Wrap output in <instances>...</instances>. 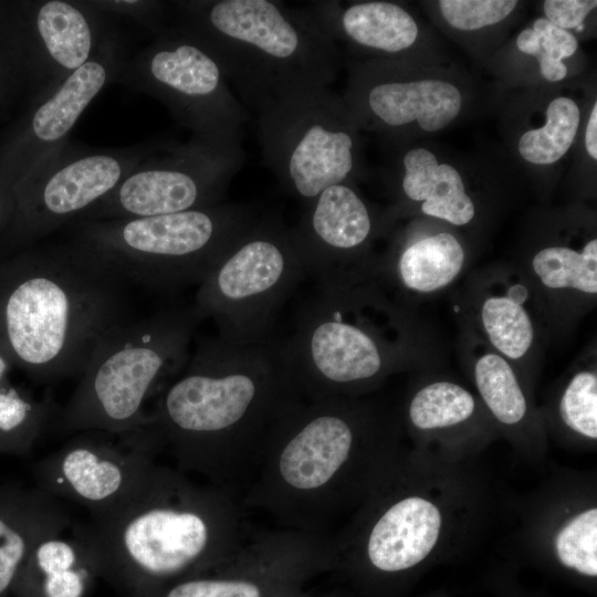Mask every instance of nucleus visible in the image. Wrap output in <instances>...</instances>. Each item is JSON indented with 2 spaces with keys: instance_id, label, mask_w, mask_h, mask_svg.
I'll return each mask as SVG.
<instances>
[{
  "instance_id": "obj_1",
  "label": "nucleus",
  "mask_w": 597,
  "mask_h": 597,
  "mask_svg": "<svg viewBox=\"0 0 597 597\" xmlns=\"http://www.w3.org/2000/svg\"><path fill=\"white\" fill-rule=\"evenodd\" d=\"M298 399L282 339L238 344L209 337L197 342L158 395L146 427L158 455L235 498L275 423Z\"/></svg>"
},
{
  "instance_id": "obj_2",
  "label": "nucleus",
  "mask_w": 597,
  "mask_h": 597,
  "mask_svg": "<svg viewBox=\"0 0 597 597\" xmlns=\"http://www.w3.org/2000/svg\"><path fill=\"white\" fill-rule=\"evenodd\" d=\"M129 282L78 240L27 249L0 265V352L40 383L80 377L130 320Z\"/></svg>"
},
{
  "instance_id": "obj_3",
  "label": "nucleus",
  "mask_w": 597,
  "mask_h": 597,
  "mask_svg": "<svg viewBox=\"0 0 597 597\" xmlns=\"http://www.w3.org/2000/svg\"><path fill=\"white\" fill-rule=\"evenodd\" d=\"M84 526L100 568L138 589L218 565L248 537L235 498L158 462Z\"/></svg>"
},
{
  "instance_id": "obj_4",
  "label": "nucleus",
  "mask_w": 597,
  "mask_h": 597,
  "mask_svg": "<svg viewBox=\"0 0 597 597\" xmlns=\"http://www.w3.org/2000/svg\"><path fill=\"white\" fill-rule=\"evenodd\" d=\"M374 463L366 420L345 397L298 399L275 423L242 504L284 528L327 535Z\"/></svg>"
},
{
  "instance_id": "obj_5",
  "label": "nucleus",
  "mask_w": 597,
  "mask_h": 597,
  "mask_svg": "<svg viewBox=\"0 0 597 597\" xmlns=\"http://www.w3.org/2000/svg\"><path fill=\"white\" fill-rule=\"evenodd\" d=\"M170 24L206 49L255 113L295 92L327 87L336 43L303 6L275 0L169 2Z\"/></svg>"
},
{
  "instance_id": "obj_6",
  "label": "nucleus",
  "mask_w": 597,
  "mask_h": 597,
  "mask_svg": "<svg viewBox=\"0 0 597 597\" xmlns=\"http://www.w3.org/2000/svg\"><path fill=\"white\" fill-rule=\"evenodd\" d=\"M200 322L192 304L117 326L95 349L51 430L67 438L85 430L123 433L144 427L150 402L188 362Z\"/></svg>"
},
{
  "instance_id": "obj_7",
  "label": "nucleus",
  "mask_w": 597,
  "mask_h": 597,
  "mask_svg": "<svg viewBox=\"0 0 597 597\" xmlns=\"http://www.w3.org/2000/svg\"><path fill=\"white\" fill-rule=\"evenodd\" d=\"M245 203H219L182 212L78 222L81 241L130 284L175 292L200 284L258 220Z\"/></svg>"
},
{
  "instance_id": "obj_8",
  "label": "nucleus",
  "mask_w": 597,
  "mask_h": 597,
  "mask_svg": "<svg viewBox=\"0 0 597 597\" xmlns=\"http://www.w3.org/2000/svg\"><path fill=\"white\" fill-rule=\"evenodd\" d=\"M306 275L287 227L279 214L259 217L198 285L193 306L211 318L218 336L238 344L272 338L282 305Z\"/></svg>"
},
{
  "instance_id": "obj_9",
  "label": "nucleus",
  "mask_w": 597,
  "mask_h": 597,
  "mask_svg": "<svg viewBox=\"0 0 597 597\" xmlns=\"http://www.w3.org/2000/svg\"><path fill=\"white\" fill-rule=\"evenodd\" d=\"M258 115L266 166L304 206L323 190L349 182L357 168L355 119L328 87L295 92Z\"/></svg>"
},
{
  "instance_id": "obj_10",
  "label": "nucleus",
  "mask_w": 597,
  "mask_h": 597,
  "mask_svg": "<svg viewBox=\"0 0 597 597\" xmlns=\"http://www.w3.org/2000/svg\"><path fill=\"white\" fill-rule=\"evenodd\" d=\"M115 82L161 102L197 137H240L249 119L214 57L170 24L125 59Z\"/></svg>"
},
{
  "instance_id": "obj_11",
  "label": "nucleus",
  "mask_w": 597,
  "mask_h": 597,
  "mask_svg": "<svg viewBox=\"0 0 597 597\" xmlns=\"http://www.w3.org/2000/svg\"><path fill=\"white\" fill-rule=\"evenodd\" d=\"M244 160L240 137L164 144L77 221L169 214L222 203Z\"/></svg>"
},
{
  "instance_id": "obj_12",
  "label": "nucleus",
  "mask_w": 597,
  "mask_h": 597,
  "mask_svg": "<svg viewBox=\"0 0 597 597\" xmlns=\"http://www.w3.org/2000/svg\"><path fill=\"white\" fill-rule=\"evenodd\" d=\"M160 145L86 149L66 143L13 187L6 243L28 247L78 219Z\"/></svg>"
},
{
  "instance_id": "obj_13",
  "label": "nucleus",
  "mask_w": 597,
  "mask_h": 597,
  "mask_svg": "<svg viewBox=\"0 0 597 597\" xmlns=\"http://www.w3.org/2000/svg\"><path fill=\"white\" fill-rule=\"evenodd\" d=\"M157 457L146 426L123 433L85 430L67 437L62 447L34 465L33 472L38 489L96 516L122 503Z\"/></svg>"
},
{
  "instance_id": "obj_14",
  "label": "nucleus",
  "mask_w": 597,
  "mask_h": 597,
  "mask_svg": "<svg viewBox=\"0 0 597 597\" xmlns=\"http://www.w3.org/2000/svg\"><path fill=\"white\" fill-rule=\"evenodd\" d=\"M125 61L111 33L97 52L49 94L31 100L19 124L0 145V185L12 199L18 181L62 148L87 106L112 82Z\"/></svg>"
},
{
  "instance_id": "obj_15",
  "label": "nucleus",
  "mask_w": 597,
  "mask_h": 597,
  "mask_svg": "<svg viewBox=\"0 0 597 597\" xmlns=\"http://www.w3.org/2000/svg\"><path fill=\"white\" fill-rule=\"evenodd\" d=\"M31 100L49 94L85 64L112 33L92 1H15Z\"/></svg>"
},
{
  "instance_id": "obj_16",
  "label": "nucleus",
  "mask_w": 597,
  "mask_h": 597,
  "mask_svg": "<svg viewBox=\"0 0 597 597\" xmlns=\"http://www.w3.org/2000/svg\"><path fill=\"white\" fill-rule=\"evenodd\" d=\"M347 102L354 119L390 129L417 123L429 133L446 128L462 107L461 93L452 83L398 80L370 67L353 74Z\"/></svg>"
},
{
  "instance_id": "obj_17",
  "label": "nucleus",
  "mask_w": 597,
  "mask_h": 597,
  "mask_svg": "<svg viewBox=\"0 0 597 597\" xmlns=\"http://www.w3.org/2000/svg\"><path fill=\"white\" fill-rule=\"evenodd\" d=\"M370 210L349 182L323 190L291 228L306 274L317 281L342 274L343 265L369 241Z\"/></svg>"
},
{
  "instance_id": "obj_18",
  "label": "nucleus",
  "mask_w": 597,
  "mask_h": 597,
  "mask_svg": "<svg viewBox=\"0 0 597 597\" xmlns=\"http://www.w3.org/2000/svg\"><path fill=\"white\" fill-rule=\"evenodd\" d=\"M386 503L369 521L357 548L377 570L398 573L418 565L431 553L439 540L442 516L434 503L419 495Z\"/></svg>"
},
{
  "instance_id": "obj_19",
  "label": "nucleus",
  "mask_w": 597,
  "mask_h": 597,
  "mask_svg": "<svg viewBox=\"0 0 597 597\" xmlns=\"http://www.w3.org/2000/svg\"><path fill=\"white\" fill-rule=\"evenodd\" d=\"M336 43L345 42L369 52L394 55L410 49L418 38L413 17L389 1H308L304 4Z\"/></svg>"
},
{
  "instance_id": "obj_20",
  "label": "nucleus",
  "mask_w": 597,
  "mask_h": 597,
  "mask_svg": "<svg viewBox=\"0 0 597 597\" xmlns=\"http://www.w3.org/2000/svg\"><path fill=\"white\" fill-rule=\"evenodd\" d=\"M72 524L62 501L40 489L0 492V596L14 585L36 544Z\"/></svg>"
},
{
  "instance_id": "obj_21",
  "label": "nucleus",
  "mask_w": 597,
  "mask_h": 597,
  "mask_svg": "<svg viewBox=\"0 0 597 597\" xmlns=\"http://www.w3.org/2000/svg\"><path fill=\"white\" fill-rule=\"evenodd\" d=\"M87 566L100 568L96 552L84 525L72 524L36 544L17 580L35 578L42 597H83Z\"/></svg>"
},
{
  "instance_id": "obj_22",
  "label": "nucleus",
  "mask_w": 597,
  "mask_h": 597,
  "mask_svg": "<svg viewBox=\"0 0 597 597\" xmlns=\"http://www.w3.org/2000/svg\"><path fill=\"white\" fill-rule=\"evenodd\" d=\"M402 166V192L420 201L423 213L454 226H464L473 219L474 203L454 167L438 163L434 154L422 147L408 150Z\"/></svg>"
},
{
  "instance_id": "obj_23",
  "label": "nucleus",
  "mask_w": 597,
  "mask_h": 597,
  "mask_svg": "<svg viewBox=\"0 0 597 597\" xmlns=\"http://www.w3.org/2000/svg\"><path fill=\"white\" fill-rule=\"evenodd\" d=\"M286 536V530H277L247 537L230 555L233 573L182 580L165 597H264L263 583L252 575L274 556Z\"/></svg>"
},
{
  "instance_id": "obj_24",
  "label": "nucleus",
  "mask_w": 597,
  "mask_h": 597,
  "mask_svg": "<svg viewBox=\"0 0 597 597\" xmlns=\"http://www.w3.org/2000/svg\"><path fill=\"white\" fill-rule=\"evenodd\" d=\"M464 251L450 233L421 238L399 254L397 274L401 283L420 293H429L450 284L460 273Z\"/></svg>"
},
{
  "instance_id": "obj_25",
  "label": "nucleus",
  "mask_w": 597,
  "mask_h": 597,
  "mask_svg": "<svg viewBox=\"0 0 597 597\" xmlns=\"http://www.w3.org/2000/svg\"><path fill=\"white\" fill-rule=\"evenodd\" d=\"M6 384L0 385V451L24 453L51 430L60 408L50 395L38 400Z\"/></svg>"
},
{
  "instance_id": "obj_26",
  "label": "nucleus",
  "mask_w": 597,
  "mask_h": 597,
  "mask_svg": "<svg viewBox=\"0 0 597 597\" xmlns=\"http://www.w3.org/2000/svg\"><path fill=\"white\" fill-rule=\"evenodd\" d=\"M580 121L576 102L566 96L554 98L546 109L541 128L525 132L519 140V153L526 161L548 165L559 160L572 146Z\"/></svg>"
},
{
  "instance_id": "obj_27",
  "label": "nucleus",
  "mask_w": 597,
  "mask_h": 597,
  "mask_svg": "<svg viewBox=\"0 0 597 597\" xmlns=\"http://www.w3.org/2000/svg\"><path fill=\"white\" fill-rule=\"evenodd\" d=\"M532 268L547 287L596 294L597 240L588 241L580 252L567 247L542 249L534 255Z\"/></svg>"
},
{
  "instance_id": "obj_28",
  "label": "nucleus",
  "mask_w": 597,
  "mask_h": 597,
  "mask_svg": "<svg viewBox=\"0 0 597 597\" xmlns=\"http://www.w3.org/2000/svg\"><path fill=\"white\" fill-rule=\"evenodd\" d=\"M475 383L484 402L494 417L505 425L521 421L526 401L510 364L500 355L485 354L474 368Z\"/></svg>"
},
{
  "instance_id": "obj_29",
  "label": "nucleus",
  "mask_w": 597,
  "mask_h": 597,
  "mask_svg": "<svg viewBox=\"0 0 597 597\" xmlns=\"http://www.w3.org/2000/svg\"><path fill=\"white\" fill-rule=\"evenodd\" d=\"M475 408L472 395L463 387L437 381L416 392L408 407L411 423L420 430L446 428L469 419Z\"/></svg>"
},
{
  "instance_id": "obj_30",
  "label": "nucleus",
  "mask_w": 597,
  "mask_h": 597,
  "mask_svg": "<svg viewBox=\"0 0 597 597\" xmlns=\"http://www.w3.org/2000/svg\"><path fill=\"white\" fill-rule=\"evenodd\" d=\"M484 329L492 345L511 359L523 357L533 342L532 322L513 297L493 296L481 310Z\"/></svg>"
},
{
  "instance_id": "obj_31",
  "label": "nucleus",
  "mask_w": 597,
  "mask_h": 597,
  "mask_svg": "<svg viewBox=\"0 0 597 597\" xmlns=\"http://www.w3.org/2000/svg\"><path fill=\"white\" fill-rule=\"evenodd\" d=\"M516 45L523 53L538 60L545 80L558 82L567 75L563 60L576 52L578 43L569 31L556 27L546 18H540L532 29H525L519 34Z\"/></svg>"
},
{
  "instance_id": "obj_32",
  "label": "nucleus",
  "mask_w": 597,
  "mask_h": 597,
  "mask_svg": "<svg viewBox=\"0 0 597 597\" xmlns=\"http://www.w3.org/2000/svg\"><path fill=\"white\" fill-rule=\"evenodd\" d=\"M28 85V72L19 31L15 1H0V111Z\"/></svg>"
},
{
  "instance_id": "obj_33",
  "label": "nucleus",
  "mask_w": 597,
  "mask_h": 597,
  "mask_svg": "<svg viewBox=\"0 0 597 597\" xmlns=\"http://www.w3.org/2000/svg\"><path fill=\"white\" fill-rule=\"evenodd\" d=\"M555 548L562 564L587 576L597 575V510L580 512L557 534Z\"/></svg>"
},
{
  "instance_id": "obj_34",
  "label": "nucleus",
  "mask_w": 597,
  "mask_h": 597,
  "mask_svg": "<svg viewBox=\"0 0 597 597\" xmlns=\"http://www.w3.org/2000/svg\"><path fill=\"white\" fill-rule=\"evenodd\" d=\"M564 423L589 439L597 438V377L593 371L577 373L566 387L559 404Z\"/></svg>"
},
{
  "instance_id": "obj_35",
  "label": "nucleus",
  "mask_w": 597,
  "mask_h": 597,
  "mask_svg": "<svg viewBox=\"0 0 597 597\" xmlns=\"http://www.w3.org/2000/svg\"><path fill=\"white\" fill-rule=\"evenodd\" d=\"M439 8L444 20L454 29L472 31L493 25L515 9L514 0H442Z\"/></svg>"
},
{
  "instance_id": "obj_36",
  "label": "nucleus",
  "mask_w": 597,
  "mask_h": 597,
  "mask_svg": "<svg viewBox=\"0 0 597 597\" xmlns=\"http://www.w3.org/2000/svg\"><path fill=\"white\" fill-rule=\"evenodd\" d=\"M95 7L107 14L129 17L138 23L155 32L160 33L168 24L169 2L145 0H96L92 1Z\"/></svg>"
},
{
  "instance_id": "obj_37",
  "label": "nucleus",
  "mask_w": 597,
  "mask_h": 597,
  "mask_svg": "<svg viewBox=\"0 0 597 597\" xmlns=\"http://www.w3.org/2000/svg\"><path fill=\"white\" fill-rule=\"evenodd\" d=\"M596 7L595 0H546L543 2L546 19L564 30L582 29L584 20Z\"/></svg>"
},
{
  "instance_id": "obj_38",
  "label": "nucleus",
  "mask_w": 597,
  "mask_h": 597,
  "mask_svg": "<svg viewBox=\"0 0 597 597\" xmlns=\"http://www.w3.org/2000/svg\"><path fill=\"white\" fill-rule=\"evenodd\" d=\"M585 146L588 155L597 159V103H594L585 133Z\"/></svg>"
},
{
  "instance_id": "obj_39",
  "label": "nucleus",
  "mask_w": 597,
  "mask_h": 597,
  "mask_svg": "<svg viewBox=\"0 0 597 597\" xmlns=\"http://www.w3.org/2000/svg\"><path fill=\"white\" fill-rule=\"evenodd\" d=\"M12 210V199L0 185V237L6 231Z\"/></svg>"
},
{
  "instance_id": "obj_40",
  "label": "nucleus",
  "mask_w": 597,
  "mask_h": 597,
  "mask_svg": "<svg viewBox=\"0 0 597 597\" xmlns=\"http://www.w3.org/2000/svg\"><path fill=\"white\" fill-rule=\"evenodd\" d=\"M11 365L0 352V385L7 383V375Z\"/></svg>"
}]
</instances>
